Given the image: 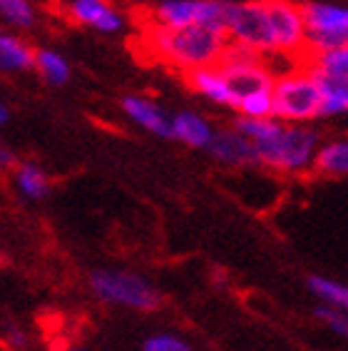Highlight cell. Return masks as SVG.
Listing matches in <instances>:
<instances>
[{"instance_id":"6da1fadb","label":"cell","mask_w":348,"mask_h":351,"mask_svg":"<svg viewBox=\"0 0 348 351\" xmlns=\"http://www.w3.org/2000/svg\"><path fill=\"white\" fill-rule=\"evenodd\" d=\"M142 45L152 53L154 60L192 73L219 62L229 45V35L209 25L164 27L152 21L145 25Z\"/></svg>"},{"instance_id":"7a4b0ae2","label":"cell","mask_w":348,"mask_h":351,"mask_svg":"<svg viewBox=\"0 0 348 351\" xmlns=\"http://www.w3.org/2000/svg\"><path fill=\"white\" fill-rule=\"evenodd\" d=\"M321 88L311 68L288 70L274 80V117L286 122H306L321 115Z\"/></svg>"},{"instance_id":"3957f363","label":"cell","mask_w":348,"mask_h":351,"mask_svg":"<svg viewBox=\"0 0 348 351\" xmlns=\"http://www.w3.org/2000/svg\"><path fill=\"white\" fill-rule=\"evenodd\" d=\"M90 289L105 304L154 311L162 306V294L145 277L125 269H97L90 274Z\"/></svg>"},{"instance_id":"277c9868","label":"cell","mask_w":348,"mask_h":351,"mask_svg":"<svg viewBox=\"0 0 348 351\" xmlns=\"http://www.w3.org/2000/svg\"><path fill=\"white\" fill-rule=\"evenodd\" d=\"M259 165L279 172H301L316 162L319 135L306 128H284L269 140L254 142Z\"/></svg>"},{"instance_id":"5b68a950","label":"cell","mask_w":348,"mask_h":351,"mask_svg":"<svg viewBox=\"0 0 348 351\" xmlns=\"http://www.w3.org/2000/svg\"><path fill=\"white\" fill-rule=\"evenodd\" d=\"M229 43L244 45L259 55H276L274 27L269 18L264 0H249V3H232L227 21Z\"/></svg>"},{"instance_id":"8992f818","label":"cell","mask_w":348,"mask_h":351,"mask_svg":"<svg viewBox=\"0 0 348 351\" xmlns=\"http://www.w3.org/2000/svg\"><path fill=\"white\" fill-rule=\"evenodd\" d=\"M301 8L306 21L308 58L323 50L348 45V8L328 5V3H306Z\"/></svg>"},{"instance_id":"52a82bcc","label":"cell","mask_w":348,"mask_h":351,"mask_svg":"<svg viewBox=\"0 0 348 351\" xmlns=\"http://www.w3.org/2000/svg\"><path fill=\"white\" fill-rule=\"evenodd\" d=\"M274 27L276 55L288 58L294 62H301L306 68L308 45H306V21H303V8L291 0H264Z\"/></svg>"},{"instance_id":"ba28073f","label":"cell","mask_w":348,"mask_h":351,"mask_svg":"<svg viewBox=\"0 0 348 351\" xmlns=\"http://www.w3.org/2000/svg\"><path fill=\"white\" fill-rule=\"evenodd\" d=\"M209 155L224 165H259L256 145L239 130H221L214 132L212 142L207 145Z\"/></svg>"},{"instance_id":"9c48e42d","label":"cell","mask_w":348,"mask_h":351,"mask_svg":"<svg viewBox=\"0 0 348 351\" xmlns=\"http://www.w3.org/2000/svg\"><path fill=\"white\" fill-rule=\"evenodd\" d=\"M70 15L82 25H90L102 33H117L125 25V18L110 0H73Z\"/></svg>"},{"instance_id":"30bf717a","label":"cell","mask_w":348,"mask_h":351,"mask_svg":"<svg viewBox=\"0 0 348 351\" xmlns=\"http://www.w3.org/2000/svg\"><path fill=\"white\" fill-rule=\"evenodd\" d=\"M122 110L132 122H137L140 128H145L152 135L160 137H172V117L157 105V102L140 97V95H127L122 100Z\"/></svg>"},{"instance_id":"8fae6325","label":"cell","mask_w":348,"mask_h":351,"mask_svg":"<svg viewBox=\"0 0 348 351\" xmlns=\"http://www.w3.org/2000/svg\"><path fill=\"white\" fill-rule=\"evenodd\" d=\"M187 82L199 95H204L207 100L216 102V105H227V108H236L234 93H232L227 77L221 75V70L216 68V65L197 68V70H192V73H187Z\"/></svg>"},{"instance_id":"7c38bea8","label":"cell","mask_w":348,"mask_h":351,"mask_svg":"<svg viewBox=\"0 0 348 351\" xmlns=\"http://www.w3.org/2000/svg\"><path fill=\"white\" fill-rule=\"evenodd\" d=\"M321 88V115H341L348 112V75L323 73V70L311 68Z\"/></svg>"},{"instance_id":"4fadbf2b","label":"cell","mask_w":348,"mask_h":351,"mask_svg":"<svg viewBox=\"0 0 348 351\" xmlns=\"http://www.w3.org/2000/svg\"><path fill=\"white\" fill-rule=\"evenodd\" d=\"M35 58L38 53L25 40L0 30V70H8V73L30 70L35 68Z\"/></svg>"},{"instance_id":"5bb4252c","label":"cell","mask_w":348,"mask_h":351,"mask_svg":"<svg viewBox=\"0 0 348 351\" xmlns=\"http://www.w3.org/2000/svg\"><path fill=\"white\" fill-rule=\"evenodd\" d=\"M172 137L189 147H207L214 132L209 128V122L197 112H179L177 117H172Z\"/></svg>"},{"instance_id":"9a60e30c","label":"cell","mask_w":348,"mask_h":351,"mask_svg":"<svg viewBox=\"0 0 348 351\" xmlns=\"http://www.w3.org/2000/svg\"><path fill=\"white\" fill-rule=\"evenodd\" d=\"M316 169L323 175H348V140H336L316 152Z\"/></svg>"},{"instance_id":"2e32d148","label":"cell","mask_w":348,"mask_h":351,"mask_svg":"<svg viewBox=\"0 0 348 351\" xmlns=\"http://www.w3.org/2000/svg\"><path fill=\"white\" fill-rule=\"evenodd\" d=\"M15 184H18V189H21L27 199H42V197H47V192H50V180H47V175L33 162H23L21 167H18V172H15Z\"/></svg>"},{"instance_id":"e0dca14e","label":"cell","mask_w":348,"mask_h":351,"mask_svg":"<svg viewBox=\"0 0 348 351\" xmlns=\"http://www.w3.org/2000/svg\"><path fill=\"white\" fill-rule=\"evenodd\" d=\"M35 68L40 70V75L50 85H65L70 80V65L62 55L53 53V50H38Z\"/></svg>"},{"instance_id":"ac0fdd59","label":"cell","mask_w":348,"mask_h":351,"mask_svg":"<svg viewBox=\"0 0 348 351\" xmlns=\"http://www.w3.org/2000/svg\"><path fill=\"white\" fill-rule=\"evenodd\" d=\"M234 130H239L241 135H247L251 142H261L274 137L279 130H282V122L279 117H247L241 115L239 120L234 122Z\"/></svg>"},{"instance_id":"d6986e66","label":"cell","mask_w":348,"mask_h":351,"mask_svg":"<svg viewBox=\"0 0 348 351\" xmlns=\"http://www.w3.org/2000/svg\"><path fill=\"white\" fill-rule=\"evenodd\" d=\"M308 287L316 297L323 299L328 306H336V309L348 311V287L346 284L331 282L326 277H311L308 279Z\"/></svg>"},{"instance_id":"ffe728a7","label":"cell","mask_w":348,"mask_h":351,"mask_svg":"<svg viewBox=\"0 0 348 351\" xmlns=\"http://www.w3.org/2000/svg\"><path fill=\"white\" fill-rule=\"evenodd\" d=\"M306 68H316V70H323V73H336V75H348V45L311 55Z\"/></svg>"},{"instance_id":"44dd1931","label":"cell","mask_w":348,"mask_h":351,"mask_svg":"<svg viewBox=\"0 0 348 351\" xmlns=\"http://www.w3.org/2000/svg\"><path fill=\"white\" fill-rule=\"evenodd\" d=\"M236 110L247 117H274V90L247 95Z\"/></svg>"},{"instance_id":"7402d4cb","label":"cell","mask_w":348,"mask_h":351,"mask_svg":"<svg viewBox=\"0 0 348 351\" xmlns=\"http://www.w3.org/2000/svg\"><path fill=\"white\" fill-rule=\"evenodd\" d=\"M0 15L18 27H30L35 23V10L30 0H0Z\"/></svg>"},{"instance_id":"603a6c76","label":"cell","mask_w":348,"mask_h":351,"mask_svg":"<svg viewBox=\"0 0 348 351\" xmlns=\"http://www.w3.org/2000/svg\"><path fill=\"white\" fill-rule=\"evenodd\" d=\"M142 351H192V346L177 334H154L145 341Z\"/></svg>"},{"instance_id":"cb8c5ba5","label":"cell","mask_w":348,"mask_h":351,"mask_svg":"<svg viewBox=\"0 0 348 351\" xmlns=\"http://www.w3.org/2000/svg\"><path fill=\"white\" fill-rule=\"evenodd\" d=\"M321 322H326L331 329L338 334V337H346L348 339V314L343 309H336V306H321V309L316 311Z\"/></svg>"},{"instance_id":"d4e9b609","label":"cell","mask_w":348,"mask_h":351,"mask_svg":"<svg viewBox=\"0 0 348 351\" xmlns=\"http://www.w3.org/2000/svg\"><path fill=\"white\" fill-rule=\"evenodd\" d=\"M15 165V155L10 152V149L0 147V167H13Z\"/></svg>"},{"instance_id":"484cf974","label":"cell","mask_w":348,"mask_h":351,"mask_svg":"<svg viewBox=\"0 0 348 351\" xmlns=\"http://www.w3.org/2000/svg\"><path fill=\"white\" fill-rule=\"evenodd\" d=\"M5 120H8V110H5V105H3V102H0V128H3V125H5Z\"/></svg>"},{"instance_id":"4316f807","label":"cell","mask_w":348,"mask_h":351,"mask_svg":"<svg viewBox=\"0 0 348 351\" xmlns=\"http://www.w3.org/2000/svg\"><path fill=\"white\" fill-rule=\"evenodd\" d=\"M67 351H87V349H82V346H75V349H67Z\"/></svg>"}]
</instances>
